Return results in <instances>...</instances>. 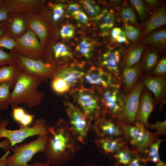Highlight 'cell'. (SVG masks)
<instances>
[{"mask_svg": "<svg viewBox=\"0 0 166 166\" xmlns=\"http://www.w3.org/2000/svg\"><path fill=\"white\" fill-rule=\"evenodd\" d=\"M98 147L106 154L116 152L124 147L126 142L120 137L100 138L96 140Z\"/></svg>", "mask_w": 166, "mask_h": 166, "instance_id": "d4e9b609", "label": "cell"}, {"mask_svg": "<svg viewBox=\"0 0 166 166\" xmlns=\"http://www.w3.org/2000/svg\"><path fill=\"white\" fill-rule=\"evenodd\" d=\"M95 19L99 22V27L103 34H108L109 30L114 26L115 18L113 11L105 9Z\"/></svg>", "mask_w": 166, "mask_h": 166, "instance_id": "4316f807", "label": "cell"}, {"mask_svg": "<svg viewBox=\"0 0 166 166\" xmlns=\"http://www.w3.org/2000/svg\"><path fill=\"white\" fill-rule=\"evenodd\" d=\"M52 9V19L56 23L61 18L64 14V6L61 3H57L53 5Z\"/></svg>", "mask_w": 166, "mask_h": 166, "instance_id": "b9f144b4", "label": "cell"}, {"mask_svg": "<svg viewBox=\"0 0 166 166\" xmlns=\"http://www.w3.org/2000/svg\"><path fill=\"white\" fill-rule=\"evenodd\" d=\"M89 83L100 86L106 89L120 88L121 85L120 80L114 75L104 70L102 68L91 67L85 75Z\"/></svg>", "mask_w": 166, "mask_h": 166, "instance_id": "8fae6325", "label": "cell"}, {"mask_svg": "<svg viewBox=\"0 0 166 166\" xmlns=\"http://www.w3.org/2000/svg\"><path fill=\"white\" fill-rule=\"evenodd\" d=\"M156 166H166V164L160 160L156 163Z\"/></svg>", "mask_w": 166, "mask_h": 166, "instance_id": "91938a15", "label": "cell"}, {"mask_svg": "<svg viewBox=\"0 0 166 166\" xmlns=\"http://www.w3.org/2000/svg\"><path fill=\"white\" fill-rule=\"evenodd\" d=\"M14 39L16 46L12 52L29 58L44 61L45 50L32 30L29 29L22 36Z\"/></svg>", "mask_w": 166, "mask_h": 166, "instance_id": "8992f818", "label": "cell"}, {"mask_svg": "<svg viewBox=\"0 0 166 166\" xmlns=\"http://www.w3.org/2000/svg\"><path fill=\"white\" fill-rule=\"evenodd\" d=\"M136 11L140 22L144 23L147 20L150 12L149 7L144 1L141 0L129 1Z\"/></svg>", "mask_w": 166, "mask_h": 166, "instance_id": "f1b7e54d", "label": "cell"}, {"mask_svg": "<svg viewBox=\"0 0 166 166\" xmlns=\"http://www.w3.org/2000/svg\"><path fill=\"white\" fill-rule=\"evenodd\" d=\"M163 141L162 140L158 139L152 143L148 147L149 149L147 151L148 154L147 158L145 161H150L157 163L160 160L159 154V149L160 145Z\"/></svg>", "mask_w": 166, "mask_h": 166, "instance_id": "d6a6232c", "label": "cell"}, {"mask_svg": "<svg viewBox=\"0 0 166 166\" xmlns=\"http://www.w3.org/2000/svg\"><path fill=\"white\" fill-rule=\"evenodd\" d=\"M76 97L78 104L87 117L98 114L100 107L98 100L96 96L86 91L81 90L77 93Z\"/></svg>", "mask_w": 166, "mask_h": 166, "instance_id": "ac0fdd59", "label": "cell"}, {"mask_svg": "<svg viewBox=\"0 0 166 166\" xmlns=\"http://www.w3.org/2000/svg\"><path fill=\"white\" fill-rule=\"evenodd\" d=\"M166 24V9L165 6H163L155 9L149 18L144 23V29L140 39Z\"/></svg>", "mask_w": 166, "mask_h": 166, "instance_id": "44dd1931", "label": "cell"}, {"mask_svg": "<svg viewBox=\"0 0 166 166\" xmlns=\"http://www.w3.org/2000/svg\"><path fill=\"white\" fill-rule=\"evenodd\" d=\"M1 118V116L0 115V119Z\"/></svg>", "mask_w": 166, "mask_h": 166, "instance_id": "be15d7a7", "label": "cell"}, {"mask_svg": "<svg viewBox=\"0 0 166 166\" xmlns=\"http://www.w3.org/2000/svg\"><path fill=\"white\" fill-rule=\"evenodd\" d=\"M106 89L102 93L101 102L107 113L118 118L122 112L126 95L120 88Z\"/></svg>", "mask_w": 166, "mask_h": 166, "instance_id": "30bf717a", "label": "cell"}, {"mask_svg": "<svg viewBox=\"0 0 166 166\" xmlns=\"http://www.w3.org/2000/svg\"><path fill=\"white\" fill-rule=\"evenodd\" d=\"M59 34L60 36L63 38H71L74 34L75 28L71 24L64 25L60 30Z\"/></svg>", "mask_w": 166, "mask_h": 166, "instance_id": "7bdbcfd3", "label": "cell"}, {"mask_svg": "<svg viewBox=\"0 0 166 166\" xmlns=\"http://www.w3.org/2000/svg\"><path fill=\"white\" fill-rule=\"evenodd\" d=\"M124 28L128 39L131 42H137L140 39L143 31L138 27L124 24Z\"/></svg>", "mask_w": 166, "mask_h": 166, "instance_id": "e575fe53", "label": "cell"}, {"mask_svg": "<svg viewBox=\"0 0 166 166\" xmlns=\"http://www.w3.org/2000/svg\"><path fill=\"white\" fill-rule=\"evenodd\" d=\"M133 152L128 148L124 147L116 152L113 157L118 163L127 165L129 164L132 160L133 154L135 153Z\"/></svg>", "mask_w": 166, "mask_h": 166, "instance_id": "1f68e13d", "label": "cell"}, {"mask_svg": "<svg viewBox=\"0 0 166 166\" xmlns=\"http://www.w3.org/2000/svg\"><path fill=\"white\" fill-rule=\"evenodd\" d=\"M159 51L151 47L144 49L140 61L143 71L149 75L157 64L160 59Z\"/></svg>", "mask_w": 166, "mask_h": 166, "instance_id": "cb8c5ba5", "label": "cell"}, {"mask_svg": "<svg viewBox=\"0 0 166 166\" xmlns=\"http://www.w3.org/2000/svg\"><path fill=\"white\" fill-rule=\"evenodd\" d=\"M116 42L118 43H125L127 45L129 44L128 41L124 31L122 30L121 32L117 39Z\"/></svg>", "mask_w": 166, "mask_h": 166, "instance_id": "f907efd6", "label": "cell"}, {"mask_svg": "<svg viewBox=\"0 0 166 166\" xmlns=\"http://www.w3.org/2000/svg\"><path fill=\"white\" fill-rule=\"evenodd\" d=\"M145 2L152 8H156L160 4V1L157 0H145Z\"/></svg>", "mask_w": 166, "mask_h": 166, "instance_id": "db71d44e", "label": "cell"}, {"mask_svg": "<svg viewBox=\"0 0 166 166\" xmlns=\"http://www.w3.org/2000/svg\"><path fill=\"white\" fill-rule=\"evenodd\" d=\"M68 10L69 13L74 16L81 11L80 6L76 3L70 4Z\"/></svg>", "mask_w": 166, "mask_h": 166, "instance_id": "c3c4849f", "label": "cell"}, {"mask_svg": "<svg viewBox=\"0 0 166 166\" xmlns=\"http://www.w3.org/2000/svg\"><path fill=\"white\" fill-rule=\"evenodd\" d=\"M27 15L9 13L5 24V34L15 39L22 36L29 29Z\"/></svg>", "mask_w": 166, "mask_h": 166, "instance_id": "5bb4252c", "label": "cell"}, {"mask_svg": "<svg viewBox=\"0 0 166 166\" xmlns=\"http://www.w3.org/2000/svg\"><path fill=\"white\" fill-rule=\"evenodd\" d=\"M74 17L76 20L83 23H86L88 21V17L84 12L81 11Z\"/></svg>", "mask_w": 166, "mask_h": 166, "instance_id": "681fc988", "label": "cell"}, {"mask_svg": "<svg viewBox=\"0 0 166 166\" xmlns=\"http://www.w3.org/2000/svg\"><path fill=\"white\" fill-rule=\"evenodd\" d=\"M10 143L8 139L4 138L0 142V148L3 149L6 151L10 149Z\"/></svg>", "mask_w": 166, "mask_h": 166, "instance_id": "f5cc1de1", "label": "cell"}, {"mask_svg": "<svg viewBox=\"0 0 166 166\" xmlns=\"http://www.w3.org/2000/svg\"><path fill=\"white\" fill-rule=\"evenodd\" d=\"M76 49L86 58L89 59L92 55L93 45L88 39H84L77 45Z\"/></svg>", "mask_w": 166, "mask_h": 166, "instance_id": "d590c367", "label": "cell"}, {"mask_svg": "<svg viewBox=\"0 0 166 166\" xmlns=\"http://www.w3.org/2000/svg\"><path fill=\"white\" fill-rule=\"evenodd\" d=\"M12 110L13 118L14 121L19 123L26 112L23 108L18 106Z\"/></svg>", "mask_w": 166, "mask_h": 166, "instance_id": "ee69618b", "label": "cell"}, {"mask_svg": "<svg viewBox=\"0 0 166 166\" xmlns=\"http://www.w3.org/2000/svg\"><path fill=\"white\" fill-rule=\"evenodd\" d=\"M43 81L40 77L21 72L11 93L10 105L12 109L22 103L30 108L40 105L44 94L38 87Z\"/></svg>", "mask_w": 166, "mask_h": 166, "instance_id": "7a4b0ae2", "label": "cell"}, {"mask_svg": "<svg viewBox=\"0 0 166 166\" xmlns=\"http://www.w3.org/2000/svg\"><path fill=\"white\" fill-rule=\"evenodd\" d=\"M141 78L144 86L153 93L156 103L159 104L160 108H162L166 101V75H148Z\"/></svg>", "mask_w": 166, "mask_h": 166, "instance_id": "4fadbf2b", "label": "cell"}, {"mask_svg": "<svg viewBox=\"0 0 166 166\" xmlns=\"http://www.w3.org/2000/svg\"><path fill=\"white\" fill-rule=\"evenodd\" d=\"M144 87L141 80H139L132 91L126 95L123 108L117 121L128 124H132L136 121L140 94Z\"/></svg>", "mask_w": 166, "mask_h": 166, "instance_id": "52a82bcc", "label": "cell"}, {"mask_svg": "<svg viewBox=\"0 0 166 166\" xmlns=\"http://www.w3.org/2000/svg\"><path fill=\"white\" fill-rule=\"evenodd\" d=\"M40 0H6L5 5L10 13L31 14L43 7Z\"/></svg>", "mask_w": 166, "mask_h": 166, "instance_id": "9a60e30c", "label": "cell"}, {"mask_svg": "<svg viewBox=\"0 0 166 166\" xmlns=\"http://www.w3.org/2000/svg\"><path fill=\"white\" fill-rule=\"evenodd\" d=\"M16 62L21 72L38 76L45 80L54 70L53 65L42 60L29 58L15 53Z\"/></svg>", "mask_w": 166, "mask_h": 166, "instance_id": "ba28073f", "label": "cell"}, {"mask_svg": "<svg viewBox=\"0 0 166 166\" xmlns=\"http://www.w3.org/2000/svg\"><path fill=\"white\" fill-rule=\"evenodd\" d=\"M122 31L119 27H115L111 30V36L113 41L116 42V40Z\"/></svg>", "mask_w": 166, "mask_h": 166, "instance_id": "816d5d0a", "label": "cell"}, {"mask_svg": "<svg viewBox=\"0 0 166 166\" xmlns=\"http://www.w3.org/2000/svg\"><path fill=\"white\" fill-rule=\"evenodd\" d=\"M17 63L15 53L12 51L8 53L0 48V68L6 65H10Z\"/></svg>", "mask_w": 166, "mask_h": 166, "instance_id": "f35d334b", "label": "cell"}, {"mask_svg": "<svg viewBox=\"0 0 166 166\" xmlns=\"http://www.w3.org/2000/svg\"><path fill=\"white\" fill-rule=\"evenodd\" d=\"M16 46L14 39L6 34L0 37V48H4L12 51Z\"/></svg>", "mask_w": 166, "mask_h": 166, "instance_id": "60d3db41", "label": "cell"}, {"mask_svg": "<svg viewBox=\"0 0 166 166\" xmlns=\"http://www.w3.org/2000/svg\"><path fill=\"white\" fill-rule=\"evenodd\" d=\"M9 124L7 119H3L0 122V142L2 138L8 139L11 146L16 145L26 139L32 136H46L48 134V126L43 119H38L33 122L31 127H20L17 130L7 128Z\"/></svg>", "mask_w": 166, "mask_h": 166, "instance_id": "3957f363", "label": "cell"}, {"mask_svg": "<svg viewBox=\"0 0 166 166\" xmlns=\"http://www.w3.org/2000/svg\"><path fill=\"white\" fill-rule=\"evenodd\" d=\"M48 136H38L35 140L27 143L11 146L13 154L8 156L5 162L8 166H24L36 153L44 152Z\"/></svg>", "mask_w": 166, "mask_h": 166, "instance_id": "277c9868", "label": "cell"}, {"mask_svg": "<svg viewBox=\"0 0 166 166\" xmlns=\"http://www.w3.org/2000/svg\"><path fill=\"white\" fill-rule=\"evenodd\" d=\"M156 104L151 92L144 87L140 94L138 112L136 121L141 123L146 127L148 117Z\"/></svg>", "mask_w": 166, "mask_h": 166, "instance_id": "2e32d148", "label": "cell"}, {"mask_svg": "<svg viewBox=\"0 0 166 166\" xmlns=\"http://www.w3.org/2000/svg\"><path fill=\"white\" fill-rule=\"evenodd\" d=\"M94 128L101 138L118 137L123 134L117 122L110 119H99L95 124Z\"/></svg>", "mask_w": 166, "mask_h": 166, "instance_id": "d6986e66", "label": "cell"}, {"mask_svg": "<svg viewBox=\"0 0 166 166\" xmlns=\"http://www.w3.org/2000/svg\"><path fill=\"white\" fill-rule=\"evenodd\" d=\"M123 68L120 78L124 90L127 94L132 91L139 80L143 71L140 61L132 66Z\"/></svg>", "mask_w": 166, "mask_h": 166, "instance_id": "e0dca14e", "label": "cell"}, {"mask_svg": "<svg viewBox=\"0 0 166 166\" xmlns=\"http://www.w3.org/2000/svg\"><path fill=\"white\" fill-rule=\"evenodd\" d=\"M137 42L150 45L159 52H164L166 48L165 28H159L154 30Z\"/></svg>", "mask_w": 166, "mask_h": 166, "instance_id": "7402d4cb", "label": "cell"}, {"mask_svg": "<svg viewBox=\"0 0 166 166\" xmlns=\"http://www.w3.org/2000/svg\"><path fill=\"white\" fill-rule=\"evenodd\" d=\"M34 116L26 113L19 123V128L29 126L33 122Z\"/></svg>", "mask_w": 166, "mask_h": 166, "instance_id": "f6af8a7d", "label": "cell"}, {"mask_svg": "<svg viewBox=\"0 0 166 166\" xmlns=\"http://www.w3.org/2000/svg\"><path fill=\"white\" fill-rule=\"evenodd\" d=\"M48 139L44 152L47 162L59 166L69 159L66 152L73 148L71 136L68 129L61 122L55 126L48 127Z\"/></svg>", "mask_w": 166, "mask_h": 166, "instance_id": "6da1fadb", "label": "cell"}, {"mask_svg": "<svg viewBox=\"0 0 166 166\" xmlns=\"http://www.w3.org/2000/svg\"><path fill=\"white\" fill-rule=\"evenodd\" d=\"M52 50L53 57L56 59L64 57H71L72 56L69 48L62 43H57L53 45Z\"/></svg>", "mask_w": 166, "mask_h": 166, "instance_id": "836d02e7", "label": "cell"}, {"mask_svg": "<svg viewBox=\"0 0 166 166\" xmlns=\"http://www.w3.org/2000/svg\"><path fill=\"white\" fill-rule=\"evenodd\" d=\"M27 20L29 29L36 34L40 43L45 50L49 31L43 6L35 13L27 15Z\"/></svg>", "mask_w": 166, "mask_h": 166, "instance_id": "7c38bea8", "label": "cell"}, {"mask_svg": "<svg viewBox=\"0 0 166 166\" xmlns=\"http://www.w3.org/2000/svg\"><path fill=\"white\" fill-rule=\"evenodd\" d=\"M142 159L136 157L132 159L129 164L128 166H141V161Z\"/></svg>", "mask_w": 166, "mask_h": 166, "instance_id": "9f6ffc18", "label": "cell"}, {"mask_svg": "<svg viewBox=\"0 0 166 166\" xmlns=\"http://www.w3.org/2000/svg\"><path fill=\"white\" fill-rule=\"evenodd\" d=\"M5 24L4 22L0 23V37L4 34Z\"/></svg>", "mask_w": 166, "mask_h": 166, "instance_id": "680465c9", "label": "cell"}, {"mask_svg": "<svg viewBox=\"0 0 166 166\" xmlns=\"http://www.w3.org/2000/svg\"><path fill=\"white\" fill-rule=\"evenodd\" d=\"M53 78L51 87L54 92L58 94H61L69 90L70 86L64 79L57 77Z\"/></svg>", "mask_w": 166, "mask_h": 166, "instance_id": "8d00e7d4", "label": "cell"}, {"mask_svg": "<svg viewBox=\"0 0 166 166\" xmlns=\"http://www.w3.org/2000/svg\"><path fill=\"white\" fill-rule=\"evenodd\" d=\"M90 166H97V165H93Z\"/></svg>", "mask_w": 166, "mask_h": 166, "instance_id": "6125c7cd", "label": "cell"}, {"mask_svg": "<svg viewBox=\"0 0 166 166\" xmlns=\"http://www.w3.org/2000/svg\"><path fill=\"white\" fill-rule=\"evenodd\" d=\"M122 54L120 49H109L103 54L101 63L103 66L110 71L120 81L119 65Z\"/></svg>", "mask_w": 166, "mask_h": 166, "instance_id": "ffe728a7", "label": "cell"}, {"mask_svg": "<svg viewBox=\"0 0 166 166\" xmlns=\"http://www.w3.org/2000/svg\"><path fill=\"white\" fill-rule=\"evenodd\" d=\"M66 107L71 130L78 140L84 143L90 128L87 117L83 112L70 103L66 104Z\"/></svg>", "mask_w": 166, "mask_h": 166, "instance_id": "9c48e42d", "label": "cell"}, {"mask_svg": "<svg viewBox=\"0 0 166 166\" xmlns=\"http://www.w3.org/2000/svg\"><path fill=\"white\" fill-rule=\"evenodd\" d=\"M145 44L136 42L129 46L123 53L121 66L123 68L131 67L140 61L145 49Z\"/></svg>", "mask_w": 166, "mask_h": 166, "instance_id": "603a6c76", "label": "cell"}, {"mask_svg": "<svg viewBox=\"0 0 166 166\" xmlns=\"http://www.w3.org/2000/svg\"><path fill=\"white\" fill-rule=\"evenodd\" d=\"M85 75L83 71L74 68L65 69L55 73L52 77H60L64 79L70 86L73 85Z\"/></svg>", "mask_w": 166, "mask_h": 166, "instance_id": "83f0119b", "label": "cell"}, {"mask_svg": "<svg viewBox=\"0 0 166 166\" xmlns=\"http://www.w3.org/2000/svg\"><path fill=\"white\" fill-rule=\"evenodd\" d=\"M117 122L125 138L138 150H145L158 139L156 133L150 132L144 125L138 121H135L133 125L127 124L118 121Z\"/></svg>", "mask_w": 166, "mask_h": 166, "instance_id": "5b68a950", "label": "cell"}, {"mask_svg": "<svg viewBox=\"0 0 166 166\" xmlns=\"http://www.w3.org/2000/svg\"><path fill=\"white\" fill-rule=\"evenodd\" d=\"M121 16L124 24L132 25L136 22V16L132 6L124 5L121 11Z\"/></svg>", "mask_w": 166, "mask_h": 166, "instance_id": "4dcf8cb0", "label": "cell"}, {"mask_svg": "<svg viewBox=\"0 0 166 166\" xmlns=\"http://www.w3.org/2000/svg\"><path fill=\"white\" fill-rule=\"evenodd\" d=\"M148 126L157 129V133L163 134L165 132L166 121L162 122H157L154 124L150 125L148 124L146 127Z\"/></svg>", "mask_w": 166, "mask_h": 166, "instance_id": "bcb514c9", "label": "cell"}, {"mask_svg": "<svg viewBox=\"0 0 166 166\" xmlns=\"http://www.w3.org/2000/svg\"><path fill=\"white\" fill-rule=\"evenodd\" d=\"M5 2L0 5V23L6 20L8 15L9 12L5 5Z\"/></svg>", "mask_w": 166, "mask_h": 166, "instance_id": "7dc6e473", "label": "cell"}, {"mask_svg": "<svg viewBox=\"0 0 166 166\" xmlns=\"http://www.w3.org/2000/svg\"><path fill=\"white\" fill-rule=\"evenodd\" d=\"M6 1V0H0V5L4 3Z\"/></svg>", "mask_w": 166, "mask_h": 166, "instance_id": "94428289", "label": "cell"}, {"mask_svg": "<svg viewBox=\"0 0 166 166\" xmlns=\"http://www.w3.org/2000/svg\"><path fill=\"white\" fill-rule=\"evenodd\" d=\"M49 163L47 162L45 163L35 161L34 163L31 164H27L24 166H50Z\"/></svg>", "mask_w": 166, "mask_h": 166, "instance_id": "6f0895ef", "label": "cell"}, {"mask_svg": "<svg viewBox=\"0 0 166 166\" xmlns=\"http://www.w3.org/2000/svg\"><path fill=\"white\" fill-rule=\"evenodd\" d=\"M17 63L2 66L0 68V84L5 83L9 84L10 89H13L20 73Z\"/></svg>", "mask_w": 166, "mask_h": 166, "instance_id": "484cf974", "label": "cell"}, {"mask_svg": "<svg viewBox=\"0 0 166 166\" xmlns=\"http://www.w3.org/2000/svg\"><path fill=\"white\" fill-rule=\"evenodd\" d=\"M10 149L6 151L2 157L0 156V166H8L5 162V159L10 154Z\"/></svg>", "mask_w": 166, "mask_h": 166, "instance_id": "11a10c76", "label": "cell"}, {"mask_svg": "<svg viewBox=\"0 0 166 166\" xmlns=\"http://www.w3.org/2000/svg\"><path fill=\"white\" fill-rule=\"evenodd\" d=\"M166 73V57L164 55L160 58L157 64L149 75L154 76H164Z\"/></svg>", "mask_w": 166, "mask_h": 166, "instance_id": "ab89813d", "label": "cell"}, {"mask_svg": "<svg viewBox=\"0 0 166 166\" xmlns=\"http://www.w3.org/2000/svg\"><path fill=\"white\" fill-rule=\"evenodd\" d=\"M81 3L88 13L95 18L101 12V8L96 2L92 0H85L80 1Z\"/></svg>", "mask_w": 166, "mask_h": 166, "instance_id": "74e56055", "label": "cell"}, {"mask_svg": "<svg viewBox=\"0 0 166 166\" xmlns=\"http://www.w3.org/2000/svg\"><path fill=\"white\" fill-rule=\"evenodd\" d=\"M10 89L9 84L5 83L0 84V110L7 109L10 105Z\"/></svg>", "mask_w": 166, "mask_h": 166, "instance_id": "f546056e", "label": "cell"}]
</instances>
